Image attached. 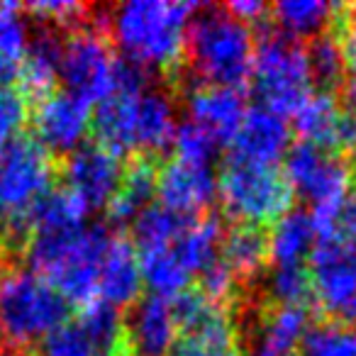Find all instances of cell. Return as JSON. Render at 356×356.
Instances as JSON below:
<instances>
[{
  "instance_id": "obj_37",
  "label": "cell",
  "mask_w": 356,
  "mask_h": 356,
  "mask_svg": "<svg viewBox=\"0 0 356 356\" xmlns=\"http://www.w3.org/2000/svg\"><path fill=\"white\" fill-rule=\"evenodd\" d=\"M30 115V100L15 88L0 90V152L20 137V129Z\"/></svg>"
},
{
  "instance_id": "obj_36",
  "label": "cell",
  "mask_w": 356,
  "mask_h": 356,
  "mask_svg": "<svg viewBox=\"0 0 356 356\" xmlns=\"http://www.w3.org/2000/svg\"><path fill=\"white\" fill-rule=\"evenodd\" d=\"M173 149H176V159H184V161H193V163H208L210 166L220 144L203 127H198V124H193L188 120V122L176 127Z\"/></svg>"
},
{
  "instance_id": "obj_23",
  "label": "cell",
  "mask_w": 356,
  "mask_h": 356,
  "mask_svg": "<svg viewBox=\"0 0 356 356\" xmlns=\"http://www.w3.org/2000/svg\"><path fill=\"white\" fill-rule=\"evenodd\" d=\"M156 171L159 168L149 156H137L129 166H124L122 184L108 205V215L113 222H134L137 215H142L152 205L156 195Z\"/></svg>"
},
{
  "instance_id": "obj_18",
  "label": "cell",
  "mask_w": 356,
  "mask_h": 356,
  "mask_svg": "<svg viewBox=\"0 0 356 356\" xmlns=\"http://www.w3.org/2000/svg\"><path fill=\"white\" fill-rule=\"evenodd\" d=\"M188 113L191 122L203 127L215 142H232L239 122H242L247 105L239 88H225V86H195L188 93Z\"/></svg>"
},
{
  "instance_id": "obj_11",
  "label": "cell",
  "mask_w": 356,
  "mask_h": 356,
  "mask_svg": "<svg viewBox=\"0 0 356 356\" xmlns=\"http://www.w3.org/2000/svg\"><path fill=\"white\" fill-rule=\"evenodd\" d=\"M124 176L122 156L98 142L81 144L64 161L66 188L83 200L86 208H108Z\"/></svg>"
},
{
  "instance_id": "obj_43",
  "label": "cell",
  "mask_w": 356,
  "mask_h": 356,
  "mask_svg": "<svg viewBox=\"0 0 356 356\" xmlns=\"http://www.w3.org/2000/svg\"><path fill=\"white\" fill-rule=\"evenodd\" d=\"M351 154H354V159H351V178H356V149H354V152H351Z\"/></svg>"
},
{
  "instance_id": "obj_17",
  "label": "cell",
  "mask_w": 356,
  "mask_h": 356,
  "mask_svg": "<svg viewBox=\"0 0 356 356\" xmlns=\"http://www.w3.org/2000/svg\"><path fill=\"white\" fill-rule=\"evenodd\" d=\"M178 327L171 312V300L149 293L132 305L124 320L129 356H168L176 346Z\"/></svg>"
},
{
  "instance_id": "obj_38",
  "label": "cell",
  "mask_w": 356,
  "mask_h": 356,
  "mask_svg": "<svg viewBox=\"0 0 356 356\" xmlns=\"http://www.w3.org/2000/svg\"><path fill=\"white\" fill-rule=\"evenodd\" d=\"M237 283H239V278L232 273V268H229L222 259H218V261H213L200 273L198 291L205 293L210 300L225 305V300H229V298L234 296V291H237Z\"/></svg>"
},
{
  "instance_id": "obj_4",
  "label": "cell",
  "mask_w": 356,
  "mask_h": 356,
  "mask_svg": "<svg viewBox=\"0 0 356 356\" xmlns=\"http://www.w3.org/2000/svg\"><path fill=\"white\" fill-rule=\"evenodd\" d=\"M71 305L30 268L0 273V327L15 344H35L69 322Z\"/></svg>"
},
{
  "instance_id": "obj_14",
  "label": "cell",
  "mask_w": 356,
  "mask_h": 356,
  "mask_svg": "<svg viewBox=\"0 0 356 356\" xmlns=\"http://www.w3.org/2000/svg\"><path fill=\"white\" fill-rule=\"evenodd\" d=\"M156 195L163 208L195 218L218 195V178L208 163L173 156L156 171Z\"/></svg>"
},
{
  "instance_id": "obj_2",
  "label": "cell",
  "mask_w": 356,
  "mask_h": 356,
  "mask_svg": "<svg viewBox=\"0 0 356 356\" xmlns=\"http://www.w3.org/2000/svg\"><path fill=\"white\" fill-rule=\"evenodd\" d=\"M113 232L95 222L66 232H35L27 237L25 257L30 271L49 281L61 296L88 305L98 296V273Z\"/></svg>"
},
{
  "instance_id": "obj_39",
  "label": "cell",
  "mask_w": 356,
  "mask_h": 356,
  "mask_svg": "<svg viewBox=\"0 0 356 356\" xmlns=\"http://www.w3.org/2000/svg\"><path fill=\"white\" fill-rule=\"evenodd\" d=\"M27 10L40 15L47 22L56 25H69V22H81L86 15V6L71 3V0H42V3H30Z\"/></svg>"
},
{
  "instance_id": "obj_12",
  "label": "cell",
  "mask_w": 356,
  "mask_h": 356,
  "mask_svg": "<svg viewBox=\"0 0 356 356\" xmlns=\"http://www.w3.org/2000/svg\"><path fill=\"white\" fill-rule=\"evenodd\" d=\"M296 132L302 142L322 152H354L356 149V113L341 108L332 93H312L293 113Z\"/></svg>"
},
{
  "instance_id": "obj_5",
  "label": "cell",
  "mask_w": 356,
  "mask_h": 356,
  "mask_svg": "<svg viewBox=\"0 0 356 356\" xmlns=\"http://www.w3.org/2000/svg\"><path fill=\"white\" fill-rule=\"evenodd\" d=\"M51 154L35 137H17L0 152V220L8 237H27V218L51 191Z\"/></svg>"
},
{
  "instance_id": "obj_42",
  "label": "cell",
  "mask_w": 356,
  "mask_h": 356,
  "mask_svg": "<svg viewBox=\"0 0 356 356\" xmlns=\"http://www.w3.org/2000/svg\"><path fill=\"white\" fill-rule=\"evenodd\" d=\"M252 356H286V354H276V351H268V349H264V346H257Z\"/></svg>"
},
{
  "instance_id": "obj_31",
  "label": "cell",
  "mask_w": 356,
  "mask_h": 356,
  "mask_svg": "<svg viewBox=\"0 0 356 356\" xmlns=\"http://www.w3.org/2000/svg\"><path fill=\"white\" fill-rule=\"evenodd\" d=\"M193 218L173 210L163 208V205H149L142 215L132 222L134 234V249L137 252H149V249H166L178 239V234L188 227Z\"/></svg>"
},
{
  "instance_id": "obj_44",
  "label": "cell",
  "mask_w": 356,
  "mask_h": 356,
  "mask_svg": "<svg viewBox=\"0 0 356 356\" xmlns=\"http://www.w3.org/2000/svg\"><path fill=\"white\" fill-rule=\"evenodd\" d=\"M0 339H3V327H0Z\"/></svg>"
},
{
  "instance_id": "obj_19",
  "label": "cell",
  "mask_w": 356,
  "mask_h": 356,
  "mask_svg": "<svg viewBox=\"0 0 356 356\" xmlns=\"http://www.w3.org/2000/svg\"><path fill=\"white\" fill-rule=\"evenodd\" d=\"M142 268L134 244L124 237H113L98 273V300L113 307L134 305L142 293Z\"/></svg>"
},
{
  "instance_id": "obj_16",
  "label": "cell",
  "mask_w": 356,
  "mask_h": 356,
  "mask_svg": "<svg viewBox=\"0 0 356 356\" xmlns=\"http://www.w3.org/2000/svg\"><path fill=\"white\" fill-rule=\"evenodd\" d=\"M291 149V127L286 118L264 105L247 108L237 132L232 137V156L254 163H271Z\"/></svg>"
},
{
  "instance_id": "obj_27",
  "label": "cell",
  "mask_w": 356,
  "mask_h": 356,
  "mask_svg": "<svg viewBox=\"0 0 356 356\" xmlns=\"http://www.w3.org/2000/svg\"><path fill=\"white\" fill-rule=\"evenodd\" d=\"M76 322L93 341L98 356H129L124 320L118 307L103 300H90L88 305H83V312Z\"/></svg>"
},
{
  "instance_id": "obj_26",
  "label": "cell",
  "mask_w": 356,
  "mask_h": 356,
  "mask_svg": "<svg viewBox=\"0 0 356 356\" xmlns=\"http://www.w3.org/2000/svg\"><path fill=\"white\" fill-rule=\"evenodd\" d=\"M88 208L69 188H51L27 218V237L35 232H66L86 225Z\"/></svg>"
},
{
  "instance_id": "obj_10",
  "label": "cell",
  "mask_w": 356,
  "mask_h": 356,
  "mask_svg": "<svg viewBox=\"0 0 356 356\" xmlns=\"http://www.w3.org/2000/svg\"><path fill=\"white\" fill-rule=\"evenodd\" d=\"M312 293L332 320L356 325V242L317 239L310 254Z\"/></svg>"
},
{
  "instance_id": "obj_7",
  "label": "cell",
  "mask_w": 356,
  "mask_h": 356,
  "mask_svg": "<svg viewBox=\"0 0 356 356\" xmlns=\"http://www.w3.org/2000/svg\"><path fill=\"white\" fill-rule=\"evenodd\" d=\"M222 208L239 225H273L291 210L293 191L283 171L271 163H254L229 156L218 181Z\"/></svg>"
},
{
  "instance_id": "obj_28",
  "label": "cell",
  "mask_w": 356,
  "mask_h": 356,
  "mask_svg": "<svg viewBox=\"0 0 356 356\" xmlns=\"http://www.w3.org/2000/svg\"><path fill=\"white\" fill-rule=\"evenodd\" d=\"M312 327V317L307 305H276L261 325V341L259 346L276 354L291 356L298 349L305 332Z\"/></svg>"
},
{
  "instance_id": "obj_9",
  "label": "cell",
  "mask_w": 356,
  "mask_h": 356,
  "mask_svg": "<svg viewBox=\"0 0 356 356\" xmlns=\"http://www.w3.org/2000/svg\"><path fill=\"white\" fill-rule=\"evenodd\" d=\"M283 176L293 195H302L312 203V210L337 208L349 198L351 168L337 154L322 152L307 142L293 144L286 152Z\"/></svg>"
},
{
  "instance_id": "obj_41",
  "label": "cell",
  "mask_w": 356,
  "mask_h": 356,
  "mask_svg": "<svg viewBox=\"0 0 356 356\" xmlns=\"http://www.w3.org/2000/svg\"><path fill=\"white\" fill-rule=\"evenodd\" d=\"M168 356H239V351L237 349H215V346L186 339L184 344L173 346Z\"/></svg>"
},
{
  "instance_id": "obj_3",
  "label": "cell",
  "mask_w": 356,
  "mask_h": 356,
  "mask_svg": "<svg viewBox=\"0 0 356 356\" xmlns=\"http://www.w3.org/2000/svg\"><path fill=\"white\" fill-rule=\"evenodd\" d=\"M254 49L257 42L252 27L237 20L227 8L200 6L198 15L191 20L186 51L195 76L205 86H244L252 79Z\"/></svg>"
},
{
  "instance_id": "obj_24",
  "label": "cell",
  "mask_w": 356,
  "mask_h": 356,
  "mask_svg": "<svg viewBox=\"0 0 356 356\" xmlns=\"http://www.w3.org/2000/svg\"><path fill=\"white\" fill-rule=\"evenodd\" d=\"M317 244V229L312 215L302 208H291L273 222L268 234V259L276 266L300 264Z\"/></svg>"
},
{
  "instance_id": "obj_15",
  "label": "cell",
  "mask_w": 356,
  "mask_h": 356,
  "mask_svg": "<svg viewBox=\"0 0 356 356\" xmlns=\"http://www.w3.org/2000/svg\"><path fill=\"white\" fill-rule=\"evenodd\" d=\"M171 312L178 332L186 339L215 346V349H237V330L227 307L210 300L198 288H186L171 300Z\"/></svg>"
},
{
  "instance_id": "obj_33",
  "label": "cell",
  "mask_w": 356,
  "mask_h": 356,
  "mask_svg": "<svg viewBox=\"0 0 356 356\" xmlns=\"http://www.w3.org/2000/svg\"><path fill=\"white\" fill-rule=\"evenodd\" d=\"M305 56L312 74V83H317L322 90L330 93V88L344 83L346 64L337 35L322 32V35L312 37L310 47L305 49Z\"/></svg>"
},
{
  "instance_id": "obj_45",
  "label": "cell",
  "mask_w": 356,
  "mask_h": 356,
  "mask_svg": "<svg viewBox=\"0 0 356 356\" xmlns=\"http://www.w3.org/2000/svg\"><path fill=\"white\" fill-rule=\"evenodd\" d=\"M354 17H356V8H354Z\"/></svg>"
},
{
  "instance_id": "obj_40",
  "label": "cell",
  "mask_w": 356,
  "mask_h": 356,
  "mask_svg": "<svg viewBox=\"0 0 356 356\" xmlns=\"http://www.w3.org/2000/svg\"><path fill=\"white\" fill-rule=\"evenodd\" d=\"M229 13H232L237 20L242 22H259L264 20V15H266L271 8L264 6V3H259V0H234V3H229V6H225Z\"/></svg>"
},
{
  "instance_id": "obj_20",
  "label": "cell",
  "mask_w": 356,
  "mask_h": 356,
  "mask_svg": "<svg viewBox=\"0 0 356 356\" xmlns=\"http://www.w3.org/2000/svg\"><path fill=\"white\" fill-rule=\"evenodd\" d=\"M61 47H64V40L51 27H42L35 40H30L25 56H22L20 74H17L20 93L27 100L32 98L40 103L42 98L54 93V86L59 81Z\"/></svg>"
},
{
  "instance_id": "obj_29",
  "label": "cell",
  "mask_w": 356,
  "mask_h": 356,
  "mask_svg": "<svg viewBox=\"0 0 356 356\" xmlns=\"http://www.w3.org/2000/svg\"><path fill=\"white\" fill-rule=\"evenodd\" d=\"M339 10L341 6H332L322 0H281L271 8V15L278 30L298 40V37L322 35V27Z\"/></svg>"
},
{
  "instance_id": "obj_32",
  "label": "cell",
  "mask_w": 356,
  "mask_h": 356,
  "mask_svg": "<svg viewBox=\"0 0 356 356\" xmlns=\"http://www.w3.org/2000/svg\"><path fill=\"white\" fill-rule=\"evenodd\" d=\"M300 356H356V325L346 322H320L305 332L298 344Z\"/></svg>"
},
{
  "instance_id": "obj_25",
  "label": "cell",
  "mask_w": 356,
  "mask_h": 356,
  "mask_svg": "<svg viewBox=\"0 0 356 356\" xmlns=\"http://www.w3.org/2000/svg\"><path fill=\"white\" fill-rule=\"evenodd\" d=\"M220 259L232 268L237 278H254L266 268L268 234L254 225H234L222 234Z\"/></svg>"
},
{
  "instance_id": "obj_34",
  "label": "cell",
  "mask_w": 356,
  "mask_h": 356,
  "mask_svg": "<svg viewBox=\"0 0 356 356\" xmlns=\"http://www.w3.org/2000/svg\"><path fill=\"white\" fill-rule=\"evenodd\" d=\"M266 291L276 305H307V298L312 296L310 268L302 264L273 266V271L268 273Z\"/></svg>"
},
{
  "instance_id": "obj_6",
  "label": "cell",
  "mask_w": 356,
  "mask_h": 356,
  "mask_svg": "<svg viewBox=\"0 0 356 356\" xmlns=\"http://www.w3.org/2000/svg\"><path fill=\"white\" fill-rule=\"evenodd\" d=\"M254 93L259 105L278 115H293L312 95V74L305 49L281 30H266L254 49Z\"/></svg>"
},
{
  "instance_id": "obj_21",
  "label": "cell",
  "mask_w": 356,
  "mask_h": 356,
  "mask_svg": "<svg viewBox=\"0 0 356 356\" xmlns=\"http://www.w3.org/2000/svg\"><path fill=\"white\" fill-rule=\"evenodd\" d=\"M176 108L166 90L144 88L137 98V120H134V144L139 156L163 152L173 144L176 134Z\"/></svg>"
},
{
  "instance_id": "obj_13",
  "label": "cell",
  "mask_w": 356,
  "mask_h": 356,
  "mask_svg": "<svg viewBox=\"0 0 356 356\" xmlns=\"http://www.w3.org/2000/svg\"><path fill=\"white\" fill-rule=\"evenodd\" d=\"M35 139L49 154H66L86 144L90 129L88 105L66 90H54L35 105Z\"/></svg>"
},
{
  "instance_id": "obj_35",
  "label": "cell",
  "mask_w": 356,
  "mask_h": 356,
  "mask_svg": "<svg viewBox=\"0 0 356 356\" xmlns=\"http://www.w3.org/2000/svg\"><path fill=\"white\" fill-rule=\"evenodd\" d=\"M40 356H98L79 322H64L40 341Z\"/></svg>"
},
{
  "instance_id": "obj_8",
  "label": "cell",
  "mask_w": 356,
  "mask_h": 356,
  "mask_svg": "<svg viewBox=\"0 0 356 356\" xmlns=\"http://www.w3.org/2000/svg\"><path fill=\"white\" fill-rule=\"evenodd\" d=\"M115 69L118 56L98 30L79 27L64 40L59 79L64 81L66 93L76 95L86 105L100 103L115 93Z\"/></svg>"
},
{
  "instance_id": "obj_30",
  "label": "cell",
  "mask_w": 356,
  "mask_h": 356,
  "mask_svg": "<svg viewBox=\"0 0 356 356\" xmlns=\"http://www.w3.org/2000/svg\"><path fill=\"white\" fill-rule=\"evenodd\" d=\"M137 254H139V268H142V281L152 291V296L173 300L178 293H184L188 288L191 273L181 266V261L171 252V247L149 249V252H137Z\"/></svg>"
},
{
  "instance_id": "obj_1",
  "label": "cell",
  "mask_w": 356,
  "mask_h": 356,
  "mask_svg": "<svg viewBox=\"0 0 356 356\" xmlns=\"http://www.w3.org/2000/svg\"><path fill=\"white\" fill-rule=\"evenodd\" d=\"M200 6L176 0H127L113 8L108 25L124 59L147 69L171 71L186 54L191 17Z\"/></svg>"
},
{
  "instance_id": "obj_22",
  "label": "cell",
  "mask_w": 356,
  "mask_h": 356,
  "mask_svg": "<svg viewBox=\"0 0 356 356\" xmlns=\"http://www.w3.org/2000/svg\"><path fill=\"white\" fill-rule=\"evenodd\" d=\"M222 220L218 215H195L188 227L178 234L171 244V252L181 261V266L195 276L203 273L213 261L220 259V244H222Z\"/></svg>"
}]
</instances>
